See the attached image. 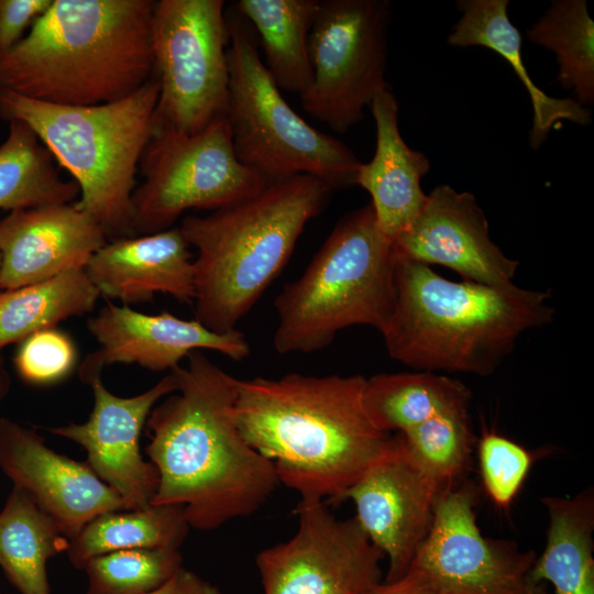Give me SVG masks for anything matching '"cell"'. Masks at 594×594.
<instances>
[{"instance_id": "obj_21", "label": "cell", "mask_w": 594, "mask_h": 594, "mask_svg": "<svg viewBox=\"0 0 594 594\" xmlns=\"http://www.w3.org/2000/svg\"><path fill=\"white\" fill-rule=\"evenodd\" d=\"M376 128L373 158L361 163L355 185L371 196L377 227L392 243L419 215L427 195L421 179L429 172L428 157L404 141L398 125V101L389 87L380 90L371 102Z\"/></svg>"}, {"instance_id": "obj_14", "label": "cell", "mask_w": 594, "mask_h": 594, "mask_svg": "<svg viewBox=\"0 0 594 594\" xmlns=\"http://www.w3.org/2000/svg\"><path fill=\"white\" fill-rule=\"evenodd\" d=\"M94 407L84 424L50 427L58 437L72 440L87 452L96 475L116 491L127 509L151 505L158 486V473L140 452V437L153 407L177 389L172 373L147 391L120 397L107 389L101 377L90 384Z\"/></svg>"}, {"instance_id": "obj_23", "label": "cell", "mask_w": 594, "mask_h": 594, "mask_svg": "<svg viewBox=\"0 0 594 594\" xmlns=\"http://www.w3.org/2000/svg\"><path fill=\"white\" fill-rule=\"evenodd\" d=\"M549 526L542 553L529 572L532 583L549 582L556 594H594V493L541 499Z\"/></svg>"}, {"instance_id": "obj_20", "label": "cell", "mask_w": 594, "mask_h": 594, "mask_svg": "<svg viewBox=\"0 0 594 594\" xmlns=\"http://www.w3.org/2000/svg\"><path fill=\"white\" fill-rule=\"evenodd\" d=\"M179 228L107 242L86 271L100 295L128 304L168 294L180 302L195 298L193 255Z\"/></svg>"}, {"instance_id": "obj_29", "label": "cell", "mask_w": 594, "mask_h": 594, "mask_svg": "<svg viewBox=\"0 0 594 594\" xmlns=\"http://www.w3.org/2000/svg\"><path fill=\"white\" fill-rule=\"evenodd\" d=\"M48 148L24 122H9L0 145V210L18 211L72 204L80 195L72 178L65 180Z\"/></svg>"}, {"instance_id": "obj_38", "label": "cell", "mask_w": 594, "mask_h": 594, "mask_svg": "<svg viewBox=\"0 0 594 594\" xmlns=\"http://www.w3.org/2000/svg\"><path fill=\"white\" fill-rule=\"evenodd\" d=\"M11 388V376L6 367L4 360L0 353V405L7 398Z\"/></svg>"}, {"instance_id": "obj_40", "label": "cell", "mask_w": 594, "mask_h": 594, "mask_svg": "<svg viewBox=\"0 0 594 594\" xmlns=\"http://www.w3.org/2000/svg\"><path fill=\"white\" fill-rule=\"evenodd\" d=\"M0 268H1V254H0Z\"/></svg>"}, {"instance_id": "obj_3", "label": "cell", "mask_w": 594, "mask_h": 594, "mask_svg": "<svg viewBox=\"0 0 594 594\" xmlns=\"http://www.w3.org/2000/svg\"><path fill=\"white\" fill-rule=\"evenodd\" d=\"M153 0H52L0 62V88L42 102L120 100L153 76Z\"/></svg>"}, {"instance_id": "obj_36", "label": "cell", "mask_w": 594, "mask_h": 594, "mask_svg": "<svg viewBox=\"0 0 594 594\" xmlns=\"http://www.w3.org/2000/svg\"><path fill=\"white\" fill-rule=\"evenodd\" d=\"M148 594H222L195 572L182 566L167 582Z\"/></svg>"}, {"instance_id": "obj_27", "label": "cell", "mask_w": 594, "mask_h": 594, "mask_svg": "<svg viewBox=\"0 0 594 594\" xmlns=\"http://www.w3.org/2000/svg\"><path fill=\"white\" fill-rule=\"evenodd\" d=\"M99 296L86 268L0 293V350L90 312Z\"/></svg>"}, {"instance_id": "obj_18", "label": "cell", "mask_w": 594, "mask_h": 594, "mask_svg": "<svg viewBox=\"0 0 594 594\" xmlns=\"http://www.w3.org/2000/svg\"><path fill=\"white\" fill-rule=\"evenodd\" d=\"M393 245L398 257L442 265L463 280L491 286L513 283L519 265L491 239L475 197L450 185H439L427 195L417 218Z\"/></svg>"}, {"instance_id": "obj_4", "label": "cell", "mask_w": 594, "mask_h": 594, "mask_svg": "<svg viewBox=\"0 0 594 594\" xmlns=\"http://www.w3.org/2000/svg\"><path fill=\"white\" fill-rule=\"evenodd\" d=\"M396 299L382 329L388 355L425 372L493 374L519 337L553 321L549 290L453 282L398 257Z\"/></svg>"}, {"instance_id": "obj_22", "label": "cell", "mask_w": 594, "mask_h": 594, "mask_svg": "<svg viewBox=\"0 0 594 594\" xmlns=\"http://www.w3.org/2000/svg\"><path fill=\"white\" fill-rule=\"evenodd\" d=\"M508 0H459L462 13L448 36L455 47L483 46L501 55L514 69L526 88L532 105V127L529 145L538 150L560 121L587 125L591 111L572 98H556L546 94L530 78L521 56V35L507 13Z\"/></svg>"}, {"instance_id": "obj_37", "label": "cell", "mask_w": 594, "mask_h": 594, "mask_svg": "<svg viewBox=\"0 0 594 594\" xmlns=\"http://www.w3.org/2000/svg\"><path fill=\"white\" fill-rule=\"evenodd\" d=\"M367 594H436L424 588L406 578L398 581L386 583L384 581L376 584Z\"/></svg>"}, {"instance_id": "obj_9", "label": "cell", "mask_w": 594, "mask_h": 594, "mask_svg": "<svg viewBox=\"0 0 594 594\" xmlns=\"http://www.w3.org/2000/svg\"><path fill=\"white\" fill-rule=\"evenodd\" d=\"M229 43L223 0L154 1L155 131L195 134L224 117Z\"/></svg>"}, {"instance_id": "obj_28", "label": "cell", "mask_w": 594, "mask_h": 594, "mask_svg": "<svg viewBox=\"0 0 594 594\" xmlns=\"http://www.w3.org/2000/svg\"><path fill=\"white\" fill-rule=\"evenodd\" d=\"M190 530L180 505H150L109 512L89 521L66 550L69 562L82 570L105 553L132 549H179Z\"/></svg>"}, {"instance_id": "obj_2", "label": "cell", "mask_w": 594, "mask_h": 594, "mask_svg": "<svg viewBox=\"0 0 594 594\" xmlns=\"http://www.w3.org/2000/svg\"><path fill=\"white\" fill-rule=\"evenodd\" d=\"M362 375L237 380L234 417L246 442L301 499L340 504L393 447L362 404Z\"/></svg>"}, {"instance_id": "obj_17", "label": "cell", "mask_w": 594, "mask_h": 594, "mask_svg": "<svg viewBox=\"0 0 594 594\" xmlns=\"http://www.w3.org/2000/svg\"><path fill=\"white\" fill-rule=\"evenodd\" d=\"M0 470L28 492L69 540L89 521L128 510L123 499L87 462L52 450L35 429L0 418Z\"/></svg>"}, {"instance_id": "obj_8", "label": "cell", "mask_w": 594, "mask_h": 594, "mask_svg": "<svg viewBox=\"0 0 594 594\" xmlns=\"http://www.w3.org/2000/svg\"><path fill=\"white\" fill-rule=\"evenodd\" d=\"M227 20L224 119L237 158L267 184L309 175L332 190L355 185L361 162L353 151L297 114L265 68L251 28L239 13Z\"/></svg>"}, {"instance_id": "obj_32", "label": "cell", "mask_w": 594, "mask_h": 594, "mask_svg": "<svg viewBox=\"0 0 594 594\" xmlns=\"http://www.w3.org/2000/svg\"><path fill=\"white\" fill-rule=\"evenodd\" d=\"M183 566L179 549L120 550L90 559L86 594H148Z\"/></svg>"}, {"instance_id": "obj_35", "label": "cell", "mask_w": 594, "mask_h": 594, "mask_svg": "<svg viewBox=\"0 0 594 594\" xmlns=\"http://www.w3.org/2000/svg\"><path fill=\"white\" fill-rule=\"evenodd\" d=\"M52 0H0V62L24 38Z\"/></svg>"}, {"instance_id": "obj_15", "label": "cell", "mask_w": 594, "mask_h": 594, "mask_svg": "<svg viewBox=\"0 0 594 594\" xmlns=\"http://www.w3.org/2000/svg\"><path fill=\"white\" fill-rule=\"evenodd\" d=\"M442 493L408 457L398 432L392 449L343 495L371 542L388 559L384 582L402 579L426 538Z\"/></svg>"}, {"instance_id": "obj_7", "label": "cell", "mask_w": 594, "mask_h": 594, "mask_svg": "<svg viewBox=\"0 0 594 594\" xmlns=\"http://www.w3.org/2000/svg\"><path fill=\"white\" fill-rule=\"evenodd\" d=\"M395 267L394 245L371 204L343 217L302 275L277 295L275 350L316 352L356 324L381 332L395 305Z\"/></svg>"}, {"instance_id": "obj_12", "label": "cell", "mask_w": 594, "mask_h": 594, "mask_svg": "<svg viewBox=\"0 0 594 594\" xmlns=\"http://www.w3.org/2000/svg\"><path fill=\"white\" fill-rule=\"evenodd\" d=\"M477 501L476 486L466 480L440 495L403 578L436 594H526L536 553L483 536Z\"/></svg>"}, {"instance_id": "obj_25", "label": "cell", "mask_w": 594, "mask_h": 594, "mask_svg": "<svg viewBox=\"0 0 594 594\" xmlns=\"http://www.w3.org/2000/svg\"><path fill=\"white\" fill-rule=\"evenodd\" d=\"M69 539L24 490L13 486L0 510V568L20 594H51L47 560Z\"/></svg>"}, {"instance_id": "obj_19", "label": "cell", "mask_w": 594, "mask_h": 594, "mask_svg": "<svg viewBox=\"0 0 594 594\" xmlns=\"http://www.w3.org/2000/svg\"><path fill=\"white\" fill-rule=\"evenodd\" d=\"M107 242L101 226L76 201L12 211L0 220V288L86 268Z\"/></svg>"}, {"instance_id": "obj_39", "label": "cell", "mask_w": 594, "mask_h": 594, "mask_svg": "<svg viewBox=\"0 0 594 594\" xmlns=\"http://www.w3.org/2000/svg\"><path fill=\"white\" fill-rule=\"evenodd\" d=\"M526 594H550L542 582L532 583L529 581Z\"/></svg>"}, {"instance_id": "obj_11", "label": "cell", "mask_w": 594, "mask_h": 594, "mask_svg": "<svg viewBox=\"0 0 594 594\" xmlns=\"http://www.w3.org/2000/svg\"><path fill=\"white\" fill-rule=\"evenodd\" d=\"M387 0H323L309 34L310 86L302 108L338 133L364 118L385 80Z\"/></svg>"}, {"instance_id": "obj_34", "label": "cell", "mask_w": 594, "mask_h": 594, "mask_svg": "<svg viewBox=\"0 0 594 594\" xmlns=\"http://www.w3.org/2000/svg\"><path fill=\"white\" fill-rule=\"evenodd\" d=\"M78 352L73 339L52 328L37 331L19 343L14 355L18 375L28 384L46 386L66 378L75 369Z\"/></svg>"}, {"instance_id": "obj_26", "label": "cell", "mask_w": 594, "mask_h": 594, "mask_svg": "<svg viewBox=\"0 0 594 594\" xmlns=\"http://www.w3.org/2000/svg\"><path fill=\"white\" fill-rule=\"evenodd\" d=\"M234 8L254 26L277 87L300 96L312 80L309 34L319 0H240Z\"/></svg>"}, {"instance_id": "obj_1", "label": "cell", "mask_w": 594, "mask_h": 594, "mask_svg": "<svg viewBox=\"0 0 594 594\" xmlns=\"http://www.w3.org/2000/svg\"><path fill=\"white\" fill-rule=\"evenodd\" d=\"M170 373L177 389L153 407L145 425V453L158 473L151 505L183 506L190 528L201 531L254 514L280 483L237 425L238 378L200 350Z\"/></svg>"}, {"instance_id": "obj_6", "label": "cell", "mask_w": 594, "mask_h": 594, "mask_svg": "<svg viewBox=\"0 0 594 594\" xmlns=\"http://www.w3.org/2000/svg\"><path fill=\"white\" fill-rule=\"evenodd\" d=\"M160 86L152 76L133 94L75 107L34 100L0 88V118L26 123L79 186V209L108 240L134 237L132 195L141 156L155 133Z\"/></svg>"}, {"instance_id": "obj_5", "label": "cell", "mask_w": 594, "mask_h": 594, "mask_svg": "<svg viewBox=\"0 0 594 594\" xmlns=\"http://www.w3.org/2000/svg\"><path fill=\"white\" fill-rule=\"evenodd\" d=\"M331 193L318 178L298 175L207 216L185 217L178 228L197 251L195 319L218 333L235 330Z\"/></svg>"}, {"instance_id": "obj_10", "label": "cell", "mask_w": 594, "mask_h": 594, "mask_svg": "<svg viewBox=\"0 0 594 594\" xmlns=\"http://www.w3.org/2000/svg\"><path fill=\"white\" fill-rule=\"evenodd\" d=\"M132 195L134 235L173 228L187 210H218L260 194L267 185L235 156L224 117L195 134L155 131L140 163Z\"/></svg>"}, {"instance_id": "obj_13", "label": "cell", "mask_w": 594, "mask_h": 594, "mask_svg": "<svg viewBox=\"0 0 594 594\" xmlns=\"http://www.w3.org/2000/svg\"><path fill=\"white\" fill-rule=\"evenodd\" d=\"M296 514L295 535L256 557L264 594H367L382 582L384 554L355 517L338 519L316 499Z\"/></svg>"}, {"instance_id": "obj_33", "label": "cell", "mask_w": 594, "mask_h": 594, "mask_svg": "<svg viewBox=\"0 0 594 594\" xmlns=\"http://www.w3.org/2000/svg\"><path fill=\"white\" fill-rule=\"evenodd\" d=\"M477 452L487 495L497 507L508 510L529 473L535 454L495 431H483Z\"/></svg>"}, {"instance_id": "obj_24", "label": "cell", "mask_w": 594, "mask_h": 594, "mask_svg": "<svg viewBox=\"0 0 594 594\" xmlns=\"http://www.w3.org/2000/svg\"><path fill=\"white\" fill-rule=\"evenodd\" d=\"M471 391L433 372L382 373L365 377L363 408L375 428L403 432L440 414L469 410Z\"/></svg>"}, {"instance_id": "obj_31", "label": "cell", "mask_w": 594, "mask_h": 594, "mask_svg": "<svg viewBox=\"0 0 594 594\" xmlns=\"http://www.w3.org/2000/svg\"><path fill=\"white\" fill-rule=\"evenodd\" d=\"M398 433L408 457L440 493L465 480L475 443L469 410L440 414Z\"/></svg>"}, {"instance_id": "obj_16", "label": "cell", "mask_w": 594, "mask_h": 594, "mask_svg": "<svg viewBox=\"0 0 594 594\" xmlns=\"http://www.w3.org/2000/svg\"><path fill=\"white\" fill-rule=\"evenodd\" d=\"M87 326L99 344L78 367L79 380L87 385L116 363L162 372L172 371L196 350L216 351L234 361L251 352L245 336L237 329L218 333L196 319L185 320L167 311L143 314L128 305L106 304Z\"/></svg>"}, {"instance_id": "obj_30", "label": "cell", "mask_w": 594, "mask_h": 594, "mask_svg": "<svg viewBox=\"0 0 594 594\" xmlns=\"http://www.w3.org/2000/svg\"><path fill=\"white\" fill-rule=\"evenodd\" d=\"M528 40L554 53L557 81L575 101L594 103V21L585 0H556L527 30Z\"/></svg>"}]
</instances>
